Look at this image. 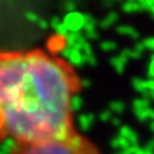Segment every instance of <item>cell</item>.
I'll return each mask as SVG.
<instances>
[{
  "mask_svg": "<svg viewBox=\"0 0 154 154\" xmlns=\"http://www.w3.org/2000/svg\"><path fill=\"white\" fill-rule=\"evenodd\" d=\"M82 86L63 57L42 49L0 51V141L36 143L77 130L73 103Z\"/></svg>",
  "mask_w": 154,
  "mask_h": 154,
  "instance_id": "cell-1",
  "label": "cell"
},
{
  "mask_svg": "<svg viewBox=\"0 0 154 154\" xmlns=\"http://www.w3.org/2000/svg\"><path fill=\"white\" fill-rule=\"evenodd\" d=\"M11 154H104L100 146L77 130L48 140L14 144Z\"/></svg>",
  "mask_w": 154,
  "mask_h": 154,
  "instance_id": "cell-2",
  "label": "cell"
}]
</instances>
